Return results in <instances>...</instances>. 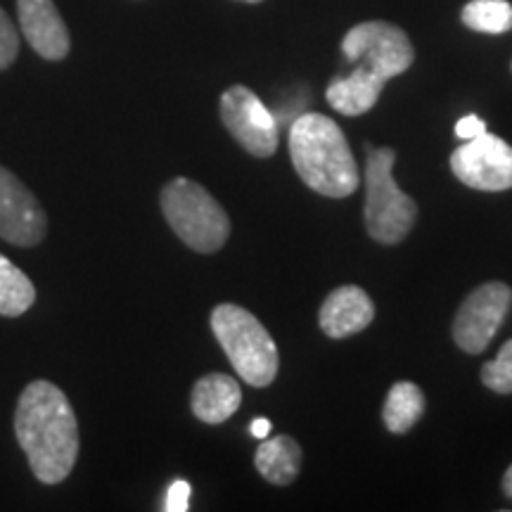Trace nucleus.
<instances>
[{"label":"nucleus","mask_w":512,"mask_h":512,"mask_svg":"<svg viewBox=\"0 0 512 512\" xmlns=\"http://www.w3.org/2000/svg\"><path fill=\"white\" fill-rule=\"evenodd\" d=\"M15 437L27 453L34 477L43 484H60L79 458V422L60 387L36 380L17 401Z\"/></svg>","instance_id":"obj_1"},{"label":"nucleus","mask_w":512,"mask_h":512,"mask_svg":"<svg viewBox=\"0 0 512 512\" xmlns=\"http://www.w3.org/2000/svg\"><path fill=\"white\" fill-rule=\"evenodd\" d=\"M290 157L302 181L318 195L342 200L354 195L361 171L347 136L325 114H302L290 128Z\"/></svg>","instance_id":"obj_2"},{"label":"nucleus","mask_w":512,"mask_h":512,"mask_svg":"<svg viewBox=\"0 0 512 512\" xmlns=\"http://www.w3.org/2000/svg\"><path fill=\"white\" fill-rule=\"evenodd\" d=\"M211 330L228 361L252 387H268L278 375V347L259 318L238 304H221L211 311Z\"/></svg>","instance_id":"obj_3"},{"label":"nucleus","mask_w":512,"mask_h":512,"mask_svg":"<svg viewBox=\"0 0 512 512\" xmlns=\"http://www.w3.org/2000/svg\"><path fill=\"white\" fill-rule=\"evenodd\" d=\"M162 211L185 245L200 254H214L230 238V219L200 183L174 178L162 190Z\"/></svg>","instance_id":"obj_4"},{"label":"nucleus","mask_w":512,"mask_h":512,"mask_svg":"<svg viewBox=\"0 0 512 512\" xmlns=\"http://www.w3.org/2000/svg\"><path fill=\"white\" fill-rule=\"evenodd\" d=\"M396 152L392 147H370L366 162V228L382 245H396L411 233L418 204L394 181Z\"/></svg>","instance_id":"obj_5"},{"label":"nucleus","mask_w":512,"mask_h":512,"mask_svg":"<svg viewBox=\"0 0 512 512\" xmlns=\"http://www.w3.org/2000/svg\"><path fill=\"white\" fill-rule=\"evenodd\" d=\"M342 53L354 64L356 72L377 83H387L394 76L408 72L415 60V50L406 31L389 22H363L344 36Z\"/></svg>","instance_id":"obj_6"},{"label":"nucleus","mask_w":512,"mask_h":512,"mask_svg":"<svg viewBox=\"0 0 512 512\" xmlns=\"http://www.w3.org/2000/svg\"><path fill=\"white\" fill-rule=\"evenodd\" d=\"M223 126L249 155L266 159L278 150V124L268 107L247 86H230L221 95Z\"/></svg>","instance_id":"obj_7"},{"label":"nucleus","mask_w":512,"mask_h":512,"mask_svg":"<svg viewBox=\"0 0 512 512\" xmlns=\"http://www.w3.org/2000/svg\"><path fill=\"white\" fill-rule=\"evenodd\" d=\"M512 304V290L505 283L479 285L465 299L453 320V339L467 354H482L496 337Z\"/></svg>","instance_id":"obj_8"},{"label":"nucleus","mask_w":512,"mask_h":512,"mask_svg":"<svg viewBox=\"0 0 512 512\" xmlns=\"http://www.w3.org/2000/svg\"><path fill=\"white\" fill-rule=\"evenodd\" d=\"M451 171L467 188L503 192L512 188V147L503 138L482 133L451 155Z\"/></svg>","instance_id":"obj_9"},{"label":"nucleus","mask_w":512,"mask_h":512,"mask_svg":"<svg viewBox=\"0 0 512 512\" xmlns=\"http://www.w3.org/2000/svg\"><path fill=\"white\" fill-rule=\"evenodd\" d=\"M46 228V211L34 192L0 166V238L17 247H34L46 238Z\"/></svg>","instance_id":"obj_10"},{"label":"nucleus","mask_w":512,"mask_h":512,"mask_svg":"<svg viewBox=\"0 0 512 512\" xmlns=\"http://www.w3.org/2000/svg\"><path fill=\"white\" fill-rule=\"evenodd\" d=\"M17 15L24 38L43 60L67 57L72 41L53 0H17Z\"/></svg>","instance_id":"obj_11"},{"label":"nucleus","mask_w":512,"mask_h":512,"mask_svg":"<svg viewBox=\"0 0 512 512\" xmlns=\"http://www.w3.org/2000/svg\"><path fill=\"white\" fill-rule=\"evenodd\" d=\"M375 304L366 290L356 285L337 287L328 294L323 306H320L318 323L320 330L332 339H344L363 332L373 323Z\"/></svg>","instance_id":"obj_12"},{"label":"nucleus","mask_w":512,"mask_h":512,"mask_svg":"<svg viewBox=\"0 0 512 512\" xmlns=\"http://www.w3.org/2000/svg\"><path fill=\"white\" fill-rule=\"evenodd\" d=\"M242 403V389L238 380L223 373H209L200 377L192 387V413L207 425H221L233 418Z\"/></svg>","instance_id":"obj_13"},{"label":"nucleus","mask_w":512,"mask_h":512,"mask_svg":"<svg viewBox=\"0 0 512 512\" xmlns=\"http://www.w3.org/2000/svg\"><path fill=\"white\" fill-rule=\"evenodd\" d=\"M254 463L266 482L287 486L297 479L299 470H302V446L297 444V439L278 434V437L259 446Z\"/></svg>","instance_id":"obj_14"},{"label":"nucleus","mask_w":512,"mask_h":512,"mask_svg":"<svg viewBox=\"0 0 512 512\" xmlns=\"http://www.w3.org/2000/svg\"><path fill=\"white\" fill-rule=\"evenodd\" d=\"M382 88V83L351 69L347 76H339L332 81L325 95H328L330 107L335 112L344 114V117H361L377 105Z\"/></svg>","instance_id":"obj_15"},{"label":"nucleus","mask_w":512,"mask_h":512,"mask_svg":"<svg viewBox=\"0 0 512 512\" xmlns=\"http://www.w3.org/2000/svg\"><path fill=\"white\" fill-rule=\"evenodd\" d=\"M425 413V394L418 384L413 382H396L389 389L387 401L382 408L384 427L394 434H406L415 427V422Z\"/></svg>","instance_id":"obj_16"},{"label":"nucleus","mask_w":512,"mask_h":512,"mask_svg":"<svg viewBox=\"0 0 512 512\" xmlns=\"http://www.w3.org/2000/svg\"><path fill=\"white\" fill-rule=\"evenodd\" d=\"M36 302V287L8 256L0 254V316L17 318Z\"/></svg>","instance_id":"obj_17"},{"label":"nucleus","mask_w":512,"mask_h":512,"mask_svg":"<svg viewBox=\"0 0 512 512\" xmlns=\"http://www.w3.org/2000/svg\"><path fill=\"white\" fill-rule=\"evenodd\" d=\"M463 22L482 34H505L512 29V5L505 0H472L465 5Z\"/></svg>","instance_id":"obj_18"},{"label":"nucleus","mask_w":512,"mask_h":512,"mask_svg":"<svg viewBox=\"0 0 512 512\" xmlns=\"http://www.w3.org/2000/svg\"><path fill=\"white\" fill-rule=\"evenodd\" d=\"M482 382L496 394H512V339L503 344L494 361L484 363Z\"/></svg>","instance_id":"obj_19"},{"label":"nucleus","mask_w":512,"mask_h":512,"mask_svg":"<svg viewBox=\"0 0 512 512\" xmlns=\"http://www.w3.org/2000/svg\"><path fill=\"white\" fill-rule=\"evenodd\" d=\"M19 53V36L15 24L10 22V17L5 15V10L0 8V72L8 69L12 62L17 60Z\"/></svg>","instance_id":"obj_20"},{"label":"nucleus","mask_w":512,"mask_h":512,"mask_svg":"<svg viewBox=\"0 0 512 512\" xmlns=\"http://www.w3.org/2000/svg\"><path fill=\"white\" fill-rule=\"evenodd\" d=\"M190 508V484L188 482H174L169 486L166 494V512H185Z\"/></svg>","instance_id":"obj_21"},{"label":"nucleus","mask_w":512,"mask_h":512,"mask_svg":"<svg viewBox=\"0 0 512 512\" xmlns=\"http://www.w3.org/2000/svg\"><path fill=\"white\" fill-rule=\"evenodd\" d=\"M482 133H486V124L479 117H475V114H467V117H463L456 124V136L463 140L477 138L482 136Z\"/></svg>","instance_id":"obj_22"},{"label":"nucleus","mask_w":512,"mask_h":512,"mask_svg":"<svg viewBox=\"0 0 512 512\" xmlns=\"http://www.w3.org/2000/svg\"><path fill=\"white\" fill-rule=\"evenodd\" d=\"M271 420H266V418H256L254 422H252V437H256V439H266L268 434H271Z\"/></svg>","instance_id":"obj_23"},{"label":"nucleus","mask_w":512,"mask_h":512,"mask_svg":"<svg viewBox=\"0 0 512 512\" xmlns=\"http://www.w3.org/2000/svg\"><path fill=\"white\" fill-rule=\"evenodd\" d=\"M503 491H505V496L512 498V465L508 467V472H505V477H503Z\"/></svg>","instance_id":"obj_24"},{"label":"nucleus","mask_w":512,"mask_h":512,"mask_svg":"<svg viewBox=\"0 0 512 512\" xmlns=\"http://www.w3.org/2000/svg\"><path fill=\"white\" fill-rule=\"evenodd\" d=\"M242 3H261V0H242Z\"/></svg>","instance_id":"obj_25"}]
</instances>
